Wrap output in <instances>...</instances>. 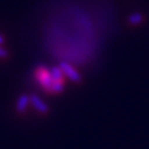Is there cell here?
<instances>
[{
    "label": "cell",
    "instance_id": "6da1fadb",
    "mask_svg": "<svg viewBox=\"0 0 149 149\" xmlns=\"http://www.w3.org/2000/svg\"><path fill=\"white\" fill-rule=\"evenodd\" d=\"M60 69L62 70V72H63L64 74L66 75L71 81H73V82H75V83H77V82H80L81 81L80 73H79L75 69H73L69 63H66V62L62 61V62L60 63Z\"/></svg>",
    "mask_w": 149,
    "mask_h": 149
},
{
    "label": "cell",
    "instance_id": "7a4b0ae2",
    "mask_svg": "<svg viewBox=\"0 0 149 149\" xmlns=\"http://www.w3.org/2000/svg\"><path fill=\"white\" fill-rule=\"evenodd\" d=\"M38 79L40 81V83L42 86L48 91H51L52 84H53V80L50 75V72H48L44 68H41V70L38 71Z\"/></svg>",
    "mask_w": 149,
    "mask_h": 149
},
{
    "label": "cell",
    "instance_id": "3957f363",
    "mask_svg": "<svg viewBox=\"0 0 149 149\" xmlns=\"http://www.w3.org/2000/svg\"><path fill=\"white\" fill-rule=\"evenodd\" d=\"M30 102L32 103V105L34 106V108H36L37 111H39L40 113H47L49 111L48 105H47L40 97H38L36 94H32V95L30 96Z\"/></svg>",
    "mask_w": 149,
    "mask_h": 149
},
{
    "label": "cell",
    "instance_id": "277c9868",
    "mask_svg": "<svg viewBox=\"0 0 149 149\" xmlns=\"http://www.w3.org/2000/svg\"><path fill=\"white\" fill-rule=\"evenodd\" d=\"M29 102H30V97H29V96L26 95V94L21 95L20 97H19L18 102H17V111L22 113L26 108H27Z\"/></svg>",
    "mask_w": 149,
    "mask_h": 149
},
{
    "label": "cell",
    "instance_id": "5b68a950",
    "mask_svg": "<svg viewBox=\"0 0 149 149\" xmlns=\"http://www.w3.org/2000/svg\"><path fill=\"white\" fill-rule=\"evenodd\" d=\"M63 72H62V70L59 68H52L51 71H50V75H51V77H52V80L53 82H56V81H62L63 80Z\"/></svg>",
    "mask_w": 149,
    "mask_h": 149
},
{
    "label": "cell",
    "instance_id": "8992f818",
    "mask_svg": "<svg viewBox=\"0 0 149 149\" xmlns=\"http://www.w3.org/2000/svg\"><path fill=\"white\" fill-rule=\"evenodd\" d=\"M63 90H64V84L62 81L53 82L52 87H51V92H54V93H61Z\"/></svg>",
    "mask_w": 149,
    "mask_h": 149
},
{
    "label": "cell",
    "instance_id": "52a82bcc",
    "mask_svg": "<svg viewBox=\"0 0 149 149\" xmlns=\"http://www.w3.org/2000/svg\"><path fill=\"white\" fill-rule=\"evenodd\" d=\"M141 21H143V16L140 13H138V12L133 13L132 16L129 17V22L132 24H139Z\"/></svg>",
    "mask_w": 149,
    "mask_h": 149
},
{
    "label": "cell",
    "instance_id": "ba28073f",
    "mask_svg": "<svg viewBox=\"0 0 149 149\" xmlns=\"http://www.w3.org/2000/svg\"><path fill=\"white\" fill-rule=\"evenodd\" d=\"M7 55H8V52L6 50H3V49L0 48V58H6Z\"/></svg>",
    "mask_w": 149,
    "mask_h": 149
},
{
    "label": "cell",
    "instance_id": "9c48e42d",
    "mask_svg": "<svg viewBox=\"0 0 149 149\" xmlns=\"http://www.w3.org/2000/svg\"><path fill=\"white\" fill-rule=\"evenodd\" d=\"M2 42H3V37L0 34V45H1V43H2Z\"/></svg>",
    "mask_w": 149,
    "mask_h": 149
}]
</instances>
